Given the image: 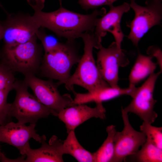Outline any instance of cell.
Instances as JSON below:
<instances>
[{
    "label": "cell",
    "mask_w": 162,
    "mask_h": 162,
    "mask_svg": "<svg viewBox=\"0 0 162 162\" xmlns=\"http://www.w3.org/2000/svg\"><path fill=\"white\" fill-rule=\"evenodd\" d=\"M34 12L32 16L40 27L46 28L58 36L68 40L74 41L84 33L94 31L99 16L106 13L104 8L95 9L88 14H83L68 10L62 6L57 10L50 12L42 11L45 0H27Z\"/></svg>",
    "instance_id": "cell-1"
},
{
    "label": "cell",
    "mask_w": 162,
    "mask_h": 162,
    "mask_svg": "<svg viewBox=\"0 0 162 162\" xmlns=\"http://www.w3.org/2000/svg\"><path fill=\"white\" fill-rule=\"evenodd\" d=\"M81 38L84 43V52L74 73L64 84L66 88L74 94L75 85L80 86L88 92H92L110 86L102 78L94 60L93 50L98 49L101 40L95 36L94 32L83 33Z\"/></svg>",
    "instance_id": "cell-2"
},
{
    "label": "cell",
    "mask_w": 162,
    "mask_h": 162,
    "mask_svg": "<svg viewBox=\"0 0 162 162\" xmlns=\"http://www.w3.org/2000/svg\"><path fill=\"white\" fill-rule=\"evenodd\" d=\"M36 35L28 41L11 46H4L0 53L1 61L14 72L24 76L38 72L42 58L43 47L37 42Z\"/></svg>",
    "instance_id": "cell-3"
},
{
    "label": "cell",
    "mask_w": 162,
    "mask_h": 162,
    "mask_svg": "<svg viewBox=\"0 0 162 162\" xmlns=\"http://www.w3.org/2000/svg\"><path fill=\"white\" fill-rule=\"evenodd\" d=\"M80 58L74 41L67 40L56 49L44 52L38 71L43 76L57 80L59 85H64L71 76L72 68Z\"/></svg>",
    "instance_id": "cell-4"
},
{
    "label": "cell",
    "mask_w": 162,
    "mask_h": 162,
    "mask_svg": "<svg viewBox=\"0 0 162 162\" xmlns=\"http://www.w3.org/2000/svg\"><path fill=\"white\" fill-rule=\"evenodd\" d=\"M28 87L23 81L16 80L14 89L16 92L15 99L11 105L9 115L22 124H36L38 119L47 118L57 113L40 102L28 91Z\"/></svg>",
    "instance_id": "cell-5"
},
{
    "label": "cell",
    "mask_w": 162,
    "mask_h": 162,
    "mask_svg": "<svg viewBox=\"0 0 162 162\" xmlns=\"http://www.w3.org/2000/svg\"><path fill=\"white\" fill-rule=\"evenodd\" d=\"M130 6L134 12L131 21L126 23L130 29L127 36L136 46L152 27L161 26L162 20V0H146L145 6L138 4L135 0H130Z\"/></svg>",
    "instance_id": "cell-6"
},
{
    "label": "cell",
    "mask_w": 162,
    "mask_h": 162,
    "mask_svg": "<svg viewBox=\"0 0 162 162\" xmlns=\"http://www.w3.org/2000/svg\"><path fill=\"white\" fill-rule=\"evenodd\" d=\"M23 81L31 89L40 102L57 113L73 105V99L70 95L68 94L61 95L58 88L59 85L52 79L44 80L35 75H29L25 76Z\"/></svg>",
    "instance_id": "cell-7"
},
{
    "label": "cell",
    "mask_w": 162,
    "mask_h": 162,
    "mask_svg": "<svg viewBox=\"0 0 162 162\" xmlns=\"http://www.w3.org/2000/svg\"><path fill=\"white\" fill-rule=\"evenodd\" d=\"M161 72L152 73L140 87H136L132 99L128 106L123 108L138 116L143 122L152 124L158 116L154 110L157 100L153 98L156 80Z\"/></svg>",
    "instance_id": "cell-8"
},
{
    "label": "cell",
    "mask_w": 162,
    "mask_h": 162,
    "mask_svg": "<svg viewBox=\"0 0 162 162\" xmlns=\"http://www.w3.org/2000/svg\"><path fill=\"white\" fill-rule=\"evenodd\" d=\"M4 46H11L26 43L36 35L40 28L32 16L23 13L8 14L1 23Z\"/></svg>",
    "instance_id": "cell-9"
},
{
    "label": "cell",
    "mask_w": 162,
    "mask_h": 162,
    "mask_svg": "<svg viewBox=\"0 0 162 162\" xmlns=\"http://www.w3.org/2000/svg\"><path fill=\"white\" fill-rule=\"evenodd\" d=\"M98 49L96 64L101 76L110 86L119 87V68L129 64L127 56L123 50L118 48L115 41L107 48L101 45Z\"/></svg>",
    "instance_id": "cell-10"
},
{
    "label": "cell",
    "mask_w": 162,
    "mask_h": 162,
    "mask_svg": "<svg viewBox=\"0 0 162 162\" xmlns=\"http://www.w3.org/2000/svg\"><path fill=\"white\" fill-rule=\"evenodd\" d=\"M122 117L124 126L121 132L116 131L114 136L115 151L112 162H122L139 150L145 142L146 136L138 131L130 124L128 113L122 108Z\"/></svg>",
    "instance_id": "cell-11"
},
{
    "label": "cell",
    "mask_w": 162,
    "mask_h": 162,
    "mask_svg": "<svg viewBox=\"0 0 162 162\" xmlns=\"http://www.w3.org/2000/svg\"><path fill=\"white\" fill-rule=\"evenodd\" d=\"M36 124L28 126L18 122L11 121L0 125V142L6 143L17 148L20 153L25 155L26 148L30 146L29 141L33 138L40 143L41 136L36 133Z\"/></svg>",
    "instance_id": "cell-12"
},
{
    "label": "cell",
    "mask_w": 162,
    "mask_h": 162,
    "mask_svg": "<svg viewBox=\"0 0 162 162\" xmlns=\"http://www.w3.org/2000/svg\"><path fill=\"white\" fill-rule=\"evenodd\" d=\"M109 7V11L98 19L94 33L98 38L102 40L107 32H110L113 35L118 48L121 50L124 35L121 28V21L124 14L129 11L130 7L129 4L125 2L119 6L112 4Z\"/></svg>",
    "instance_id": "cell-13"
},
{
    "label": "cell",
    "mask_w": 162,
    "mask_h": 162,
    "mask_svg": "<svg viewBox=\"0 0 162 162\" xmlns=\"http://www.w3.org/2000/svg\"><path fill=\"white\" fill-rule=\"evenodd\" d=\"M105 112L103 105H96L92 108L84 104H79L63 109L57 116L65 124L68 133L74 130L78 126L92 118L105 119Z\"/></svg>",
    "instance_id": "cell-14"
},
{
    "label": "cell",
    "mask_w": 162,
    "mask_h": 162,
    "mask_svg": "<svg viewBox=\"0 0 162 162\" xmlns=\"http://www.w3.org/2000/svg\"><path fill=\"white\" fill-rule=\"evenodd\" d=\"M46 136H41L40 143L41 147L37 149H32L30 146L26 150L25 162H62L64 154L63 141L59 139L55 135L52 136L48 143L46 142Z\"/></svg>",
    "instance_id": "cell-15"
},
{
    "label": "cell",
    "mask_w": 162,
    "mask_h": 162,
    "mask_svg": "<svg viewBox=\"0 0 162 162\" xmlns=\"http://www.w3.org/2000/svg\"><path fill=\"white\" fill-rule=\"evenodd\" d=\"M136 86H129L126 88H116L110 86L92 92L74 94L73 105L94 102L96 105H102V102L118 96L126 95L132 97ZM72 105V106H73Z\"/></svg>",
    "instance_id": "cell-16"
},
{
    "label": "cell",
    "mask_w": 162,
    "mask_h": 162,
    "mask_svg": "<svg viewBox=\"0 0 162 162\" xmlns=\"http://www.w3.org/2000/svg\"><path fill=\"white\" fill-rule=\"evenodd\" d=\"M152 58L139 53L129 74V86L136 85L149 76L154 71L157 64L154 62Z\"/></svg>",
    "instance_id": "cell-17"
},
{
    "label": "cell",
    "mask_w": 162,
    "mask_h": 162,
    "mask_svg": "<svg viewBox=\"0 0 162 162\" xmlns=\"http://www.w3.org/2000/svg\"><path fill=\"white\" fill-rule=\"evenodd\" d=\"M66 139L63 141L64 154L71 155L78 162H94L93 154L86 150L80 143L74 130L68 133Z\"/></svg>",
    "instance_id": "cell-18"
},
{
    "label": "cell",
    "mask_w": 162,
    "mask_h": 162,
    "mask_svg": "<svg viewBox=\"0 0 162 162\" xmlns=\"http://www.w3.org/2000/svg\"><path fill=\"white\" fill-rule=\"evenodd\" d=\"M140 149L126 158H130V160L133 162H162V150L155 145L149 138L146 137Z\"/></svg>",
    "instance_id": "cell-19"
},
{
    "label": "cell",
    "mask_w": 162,
    "mask_h": 162,
    "mask_svg": "<svg viewBox=\"0 0 162 162\" xmlns=\"http://www.w3.org/2000/svg\"><path fill=\"white\" fill-rule=\"evenodd\" d=\"M115 125L108 126L106 128L107 137L95 152L93 153L94 162H112L115 151L114 136L116 131Z\"/></svg>",
    "instance_id": "cell-20"
},
{
    "label": "cell",
    "mask_w": 162,
    "mask_h": 162,
    "mask_svg": "<svg viewBox=\"0 0 162 162\" xmlns=\"http://www.w3.org/2000/svg\"><path fill=\"white\" fill-rule=\"evenodd\" d=\"M140 131L144 133L157 147L162 150V127L152 126L144 122L140 126Z\"/></svg>",
    "instance_id": "cell-21"
},
{
    "label": "cell",
    "mask_w": 162,
    "mask_h": 162,
    "mask_svg": "<svg viewBox=\"0 0 162 162\" xmlns=\"http://www.w3.org/2000/svg\"><path fill=\"white\" fill-rule=\"evenodd\" d=\"M36 35L41 41L44 52L56 49L61 43L59 42L56 37L51 35L47 34L40 28L36 33Z\"/></svg>",
    "instance_id": "cell-22"
},
{
    "label": "cell",
    "mask_w": 162,
    "mask_h": 162,
    "mask_svg": "<svg viewBox=\"0 0 162 162\" xmlns=\"http://www.w3.org/2000/svg\"><path fill=\"white\" fill-rule=\"evenodd\" d=\"M118 0H78V3L84 10L96 9L104 5L109 6Z\"/></svg>",
    "instance_id": "cell-23"
},
{
    "label": "cell",
    "mask_w": 162,
    "mask_h": 162,
    "mask_svg": "<svg viewBox=\"0 0 162 162\" xmlns=\"http://www.w3.org/2000/svg\"><path fill=\"white\" fill-rule=\"evenodd\" d=\"M146 53L148 56L152 58L154 57L157 60L158 64L160 69L161 72L162 70V52L158 47L154 46H149L146 50Z\"/></svg>",
    "instance_id": "cell-24"
},
{
    "label": "cell",
    "mask_w": 162,
    "mask_h": 162,
    "mask_svg": "<svg viewBox=\"0 0 162 162\" xmlns=\"http://www.w3.org/2000/svg\"><path fill=\"white\" fill-rule=\"evenodd\" d=\"M3 35V27L1 23H0V40L2 39Z\"/></svg>",
    "instance_id": "cell-25"
},
{
    "label": "cell",
    "mask_w": 162,
    "mask_h": 162,
    "mask_svg": "<svg viewBox=\"0 0 162 162\" xmlns=\"http://www.w3.org/2000/svg\"><path fill=\"white\" fill-rule=\"evenodd\" d=\"M59 2V4H60V6H62V0H58Z\"/></svg>",
    "instance_id": "cell-26"
},
{
    "label": "cell",
    "mask_w": 162,
    "mask_h": 162,
    "mask_svg": "<svg viewBox=\"0 0 162 162\" xmlns=\"http://www.w3.org/2000/svg\"><path fill=\"white\" fill-rule=\"evenodd\" d=\"M1 153L2 152H1V148H0V156L1 154Z\"/></svg>",
    "instance_id": "cell-27"
},
{
    "label": "cell",
    "mask_w": 162,
    "mask_h": 162,
    "mask_svg": "<svg viewBox=\"0 0 162 162\" xmlns=\"http://www.w3.org/2000/svg\"><path fill=\"white\" fill-rule=\"evenodd\" d=\"M0 6L2 8H3L2 5H1V4L0 3Z\"/></svg>",
    "instance_id": "cell-28"
}]
</instances>
